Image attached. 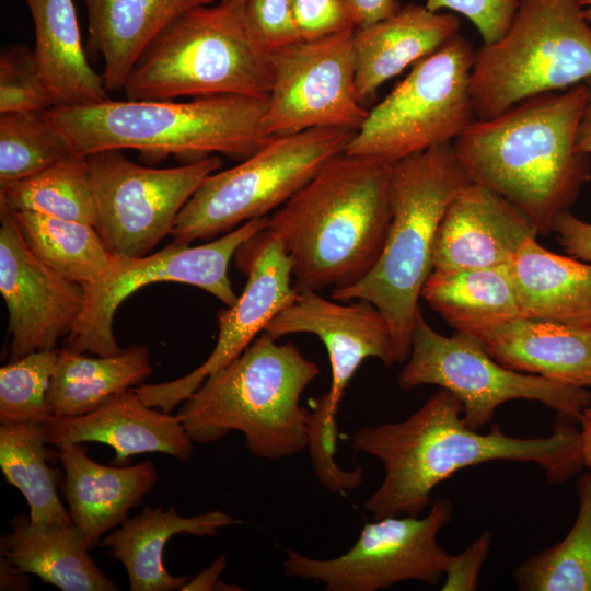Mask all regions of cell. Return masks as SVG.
<instances>
[{"label": "cell", "mask_w": 591, "mask_h": 591, "mask_svg": "<svg viewBox=\"0 0 591 591\" xmlns=\"http://www.w3.org/2000/svg\"><path fill=\"white\" fill-rule=\"evenodd\" d=\"M460 399L442 387L408 418L363 426L351 438L355 452L379 459L384 466L380 486L363 502L374 519L419 515L434 487L457 471L490 461L534 463L549 484H560L584 465L580 431L558 416L547 437L518 438L498 425L488 433L468 428Z\"/></svg>", "instance_id": "6da1fadb"}, {"label": "cell", "mask_w": 591, "mask_h": 591, "mask_svg": "<svg viewBox=\"0 0 591 591\" xmlns=\"http://www.w3.org/2000/svg\"><path fill=\"white\" fill-rule=\"evenodd\" d=\"M589 96L588 81L531 96L476 119L452 142L472 182L511 202L537 233L553 231L590 179V158L576 148Z\"/></svg>", "instance_id": "7a4b0ae2"}, {"label": "cell", "mask_w": 591, "mask_h": 591, "mask_svg": "<svg viewBox=\"0 0 591 591\" xmlns=\"http://www.w3.org/2000/svg\"><path fill=\"white\" fill-rule=\"evenodd\" d=\"M391 167L343 152L268 216L298 292L346 288L373 268L391 222Z\"/></svg>", "instance_id": "3957f363"}, {"label": "cell", "mask_w": 591, "mask_h": 591, "mask_svg": "<svg viewBox=\"0 0 591 591\" xmlns=\"http://www.w3.org/2000/svg\"><path fill=\"white\" fill-rule=\"evenodd\" d=\"M276 340L263 332L181 403L176 415L194 442L240 431L246 449L266 460L308 448L312 412L300 399L320 368L293 343Z\"/></svg>", "instance_id": "277c9868"}, {"label": "cell", "mask_w": 591, "mask_h": 591, "mask_svg": "<svg viewBox=\"0 0 591 591\" xmlns=\"http://www.w3.org/2000/svg\"><path fill=\"white\" fill-rule=\"evenodd\" d=\"M267 99L212 95L192 101H115L51 107L46 118L74 155L135 149L163 158L199 160L212 154L245 159L269 138Z\"/></svg>", "instance_id": "5b68a950"}, {"label": "cell", "mask_w": 591, "mask_h": 591, "mask_svg": "<svg viewBox=\"0 0 591 591\" xmlns=\"http://www.w3.org/2000/svg\"><path fill=\"white\" fill-rule=\"evenodd\" d=\"M471 183L452 142L393 163L391 222L379 259L357 283L332 290L333 300H366L378 308L390 326L396 362L406 361L410 352L441 219L454 196Z\"/></svg>", "instance_id": "8992f818"}, {"label": "cell", "mask_w": 591, "mask_h": 591, "mask_svg": "<svg viewBox=\"0 0 591 591\" xmlns=\"http://www.w3.org/2000/svg\"><path fill=\"white\" fill-rule=\"evenodd\" d=\"M273 53L255 37L244 0L194 8L166 26L135 63L127 100L241 95L267 99Z\"/></svg>", "instance_id": "52a82bcc"}, {"label": "cell", "mask_w": 591, "mask_h": 591, "mask_svg": "<svg viewBox=\"0 0 591 591\" xmlns=\"http://www.w3.org/2000/svg\"><path fill=\"white\" fill-rule=\"evenodd\" d=\"M580 0H520L506 35L475 51L470 92L477 119L591 79V26Z\"/></svg>", "instance_id": "ba28073f"}, {"label": "cell", "mask_w": 591, "mask_h": 591, "mask_svg": "<svg viewBox=\"0 0 591 591\" xmlns=\"http://www.w3.org/2000/svg\"><path fill=\"white\" fill-rule=\"evenodd\" d=\"M356 132L318 127L269 137L240 164L205 178L179 211L173 240L186 244L207 241L267 217L329 160L345 152Z\"/></svg>", "instance_id": "9c48e42d"}, {"label": "cell", "mask_w": 591, "mask_h": 591, "mask_svg": "<svg viewBox=\"0 0 591 591\" xmlns=\"http://www.w3.org/2000/svg\"><path fill=\"white\" fill-rule=\"evenodd\" d=\"M475 51L459 33L415 62L369 111L345 152L393 164L453 142L477 119L470 92Z\"/></svg>", "instance_id": "30bf717a"}, {"label": "cell", "mask_w": 591, "mask_h": 591, "mask_svg": "<svg viewBox=\"0 0 591 591\" xmlns=\"http://www.w3.org/2000/svg\"><path fill=\"white\" fill-rule=\"evenodd\" d=\"M425 384L454 394L462 404L464 424L473 430L489 424L496 409L513 399L540 402L572 422L580 421L583 409L591 404L586 387L511 370L491 358L470 334L438 333L419 309L398 386L410 390Z\"/></svg>", "instance_id": "8fae6325"}, {"label": "cell", "mask_w": 591, "mask_h": 591, "mask_svg": "<svg viewBox=\"0 0 591 591\" xmlns=\"http://www.w3.org/2000/svg\"><path fill=\"white\" fill-rule=\"evenodd\" d=\"M97 222L108 252L141 257L169 234L176 218L207 176L222 164L217 154L186 164L155 169L140 165L120 149L88 155Z\"/></svg>", "instance_id": "7c38bea8"}, {"label": "cell", "mask_w": 591, "mask_h": 591, "mask_svg": "<svg viewBox=\"0 0 591 591\" xmlns=\"http://www.w3.org/2000/svg\"><path fill=\"white\" fill-rule=\"evenodd\" d=\"M267 217L246 221L218 239L197 246L175 240L163 250L141 257L121 256L106 278L83 287L84 304L66 347L78 354L114 356L123 349L113 333L114 315L120 303L140 288L155 282H182L200 288L227 306L237 296L228 275L237 248L266 229Z\"/></svg>", "instance_id": "4fadbf2b"}, {"label": "cell", "mask_w": 591, "mask_h": 591, "mask_svg": "<svg viewBox=\"0 0 591 591\" xmlns=\"http://www.w3.org/2000/svg\"><path fill=\"white\" fill-rule=\"evenodd\" d=\"M452 513L451 500L440 498L424 518L374 519L364 524L347 552L334 558L317 559L287 549L283 573L321 582L327 591H376L407 580L437 586L451 558L438 534Z\"/></svg>", "instance_id": "5bb4252c"}, {"label": "cell", "mask_w": 591, "mask_h": 591, "mask_svg": "<svg viewBox=\"0 0 591 591\" xmlns=\"http://www.w3.org/2000/svg\"><path fill=\"white\" fill-rule=\"evenodd\" d=\"M355 30L299 40L273 53V82L264 118L268 137L318 127L358 130L362 126L369 111L357 95Z\"/></svg>", "instance_id": "9a60e30c"}, {"label": "cell", "mask_w": 591, "mask_h": 591, "mask_svg": "<svg viewBox=\"0 0 591 591\" xmlns=\"http://www.w3.org/2000/svg\"><path fill=\"white\" fill-rule=\"evenodd\" d=\"M234 256L247 280L236 301L218 312L219 334L215 348L186 375L132 387L148 406L171 413L206 378L239 357L269 322L297 299L299 292L293 286L290 258L281 242L268 231L248 239Z\"/></svg>", "instance_id": "2e32d148"}, {"label": "cell", "mask_w": 591, "mask_h": 591, "mask_svg": "<svg viewBox=\"0 0 591 591\" xmlns=\"http://www.w3.org/2000/svg\"><path fill=\"white\" fill-rule=\"evenodd\" d=\"M0 292L9 312L12 361L56 349L82 312L84 289L34 255L12 210L0 207Z\"/></svg>", "instance_id": "e0dca14e"}, {"label": "cell", "mask_w": 591, "mask_h": 591, "mask_svg": "<svg viewBox=\"0 0 591 591\" xmlns=\"http://www.w3.org/2000/svg\"><path fill=\"white\" fill-rule=\"evenodd\" d=\"M264 332L275 339L299 333L320 338L332 370L329 391L324 395L328 410L335 417L346 387L364 360L376 358L385 366L396 362L387 321L375 305L366 300L343 304L320 296L317 291H301Z\"/></svg>", "instance_id": "ac0fdd59"}, {"label": "cell", "mask_w": 591, "mask_h": 591, "mask_svg": "<svg viewBox=\"0 0 591 591\" xmlns=\"http://www.w3.org/2000/svg\"><path fill=\"white\" fill-rule=\"evenodd\" d=\"M537 231L511 202L472 182L449 204L438 229L432 271L510 265Z\"/></svg>", "instance_id": "d6986e66"}, {"label": "cell", "mask_w": 591, "mask_h": 591, "mask_svg": "<svg viewBox=\"0 0 591 591\" xmlns=\"http://www.w3.org/2000/svg\"><path fill=\"white\" fill-rule=\"evenodd\" d=\"M47 442H100L115 450L114 463L124 465L132 455L159 452L187 462L194 441L177 415L148 406L132 389L94 410L73 417H51L44 424Z\"/></svg>", "instance_id": "ffe728a7"}, {"label": "cell", "mask_w": 591, "mask_h": 591, "mask_svg": "<svg viewBox=\"0 0 591 591\" xmlns=\"http://www.w3.org/2000/svg\"><path fill=\"white\" fill-rule=\"evenodd\" d=\"M55 456L63 468L59 486L70 519L82 530L90 548L99 545L109 530L121 525L158 480L152 461L105 465L90 459L80 443L57 445Z\"/></svg>", "instance_id": "44dd1931"}, {"label": "cell", "mask_w": 591, "mask_h": 591, "mask_svg": "<svg viewBox=\"0 0 591 591\" xmlns=\"http://www.w3.org/2000/svg\"><path fill=\"white\" fill-rule=\"evenodd\" d=\"M472 336L491 358L511 370L591 386V328L520 316Z\"/></svg>", "instance_id": "7402d4cb"}, {"label": "cell", "mask_w": 591, "mask_h": 591, "mask_svg": "<svg viewBox=\"0 0 591 591\" xmlns=\"http://www.w3.org/2000/svg\"><path fill=\"white\" fill-rule=\"evenodd\" d=\"M461 22L450 13L407 4L391 16L354 32L356 89L364 105L378 89L408 66L432 54L459 34Z\"/></svg>", "instance_id": "603a6c76"}, {"label": "cell", "mask_w": 591, "mask_h": 591, "mask_svg": "<svg viewBox=\"0 0 591 591\" xmlns=\"http://www.w3.org/2000/svg\"><path fill=\"white\" fill-rule=\"evenodd\" d=\"M241 522L219 510L183 517L174 506L165 511L162 507L147 506L104 535L99 546L123 564L131 591L181 590L190 577H175L166 570L163 564L166 543L178 534L216 536L220 530Z\"/></svg>", "instance_id": "cb8c5ba5"}, {"label": "cell", "mask_w": 591, "mask_h": 591, "mask_svg": "<svg viewBox=\"0 0 591 591\" xmlns=\"http://www.w3.org/2000/svg\"><path fill=\"white\" fill-rule=\"evenodd\" d=\"M88 15V49L104 60L107 92L123 91L135 63L174 20L216 0H82Z\"/></svg>", "instance_id": "d4e9b609"}, {"label": "cell", "mask_w": 591, "mask_h": 591, "mask_svg": "<svg viewBox=\"0 0 591 591\" xmlns=\"http://www.w3.org/2000/svg\"><path fill=\"white\" fill-rule=\"evenodd\" d=\"M34 31V56L54 107L103 103L111 97L89 63L73 0H23Z\"/></svg>", "instance_id": "484cf974"}, {"label": "cell", "mask_w": 591, "mask_h": 591, "mask_svg": "<svg viewBox=\"0 0 591 591\" xmlns=\"http://www.w3.org/2000/svg\"><path fill=\"white\" fill-rule=\"evenodd\" d=\"M11 528L1 537V556L22 571L62 591L119 590L94 563L84 533L72 522L33 523L21 514Z\"/></svg>", "instance_id": "4316f807"}, {"label": "cell", "mask_w": 591, "mask_h": 591, "mask_svg": "<svg viewBox=\"0 0 591 591\" xmlns=\"http://www.w3.org/2000/svg\"><path fill=\"white\" fill-rule=\"evenodd\" d=\"M525 316L591 328V263L529 237L509 265Z\"/></svg>", "instance_id": "83f0119b"}, {"label": "cell", "mask_w": 591, "mask_h": 591, "mask_svg": "<svg viewBox=\"0 0 591 591\" xmlns=\"http://www.w3.org/2000/svg\"><path fill=\"white\" fill-rule=\"evenodd\" d=\"M151 373L149 350L142 345H132L107 357H89L67 347L58 349L47 395L49 410L54 417L84 415L143 384Z\"/></svg>", "instance_id": "f1b7e54d"}, {"label": "cell", "mask_w": 591, "mask_h": 591, "mask_svg": "<svg viewBox=\"0 0 591 591\" xmlns=\"http://www.w3.org/2000/svg\"><path fill=\"white\" fill-rule=\"evenodd\" d=\"M421 297L452 328L470 335L525 316L509 265L432 271Z\"/></svg>", "instance_id": "f546056e"}, {"label": "cell", "mask_w": 591, "mask_h": 591, "mask_svg": "<svg viewBox=\"0 0 591 591\" xmlns=\"http://www.w3.org/2000/svg\"><path fill=\"white\" fill-rule=\"evenodd\" d=\"M34 255L53 270L82 287L109 276L120 257L107 251L95 227L34 211H13Z\"/></svg>", "instance_id": "4dcf8cb0"}, {"label": "cell", "mask_w": 591, "mask_h": 591, "mask_svg": "<svg viewBox=\"0 0 591 591\" xmlns=\"http://www.w3.org/2000/svg\"><path fill=\"white\" fill-rule=\"evenodd\" d=\"M44 424L0 426V467L7 482L24 496L33 523H70L57 487L59 471L49 465Z\"/></svg>", "instance_id": "1f68e13d"}, {"label": "cell", "mask_w": 591, "mask_h": 591, "mask_svg": "<svg viewBox=\"0 0 591 591\" xmlns=\"http://www.w3.org/2000/svg\"><path fill=\"white\" fill-rule=\"evenodd\" d=\"M0 207L12 211L39 212L95 227L97 211L88 157H68L0 189Z\"/></svg>", "instance_id": "d6a6232c"}, {"label": "cell", "mask_w": 591, "mask_h": 591, "mask_svg": "<svg viewBox=\"0 0 591 591\" xmlns=\"http://www.w3.org/2000/svg\"><path fill=\"white\" fill-rule=\"evenodd\" d=\"M578 497V514L565 538L514 569L519 590L591 591V472L580 477Z\"/></svg>", "instance_id": "836d02e7"}, {"label": "cell", "mask_w": 591, "mask_h": 591, "mask_svg": "<svg viewBox=\"0 0 591 591\" xmlns=\"http://www.w3.org/2000/svg\"><path fill=\"white\" fill-rule=\"evenodd\" d=\"M74 155L45 112L0 115V189Z\"/></svg>", "instance_id": "e575fe53"}, {"label": "cell", "mask_w": 591, "mask_h": 591, "mask_svg": "<svg viewBox=\"0 0 591 591\" xmlns=\"http://www.w3.org/2000/svg\"><path fill=\"white\" fill-rule=\"evenodd\" d=\"M58 349L35 351L0 368V424H45Z\"/></svg>", "instance_id": "d590c367"}, {"label": "cell", "mask_w": 591, "mask_h": 591, "mask_svg": "<svg viewBox=\"0 0 591 591\" xmlns=\"http://www.w3.org/2000/svg\"><path fill=\"white\" fill-rule=\"evenodd\" d=\"M53 101L39 74L34 51L22 44L0 55V114L46 112Z\"/></svg>", "instance_id": "8d00e7d4"}, {"label": "cell", "mask_w": 591, "mask_h": 591, "mask_svg": "<svg viewBox=\"0 0 591 591\" xmlns=\"http://www.w3.org/2000/svg\"><path fill=\"white\" fill-rule=\"evenodd\" d=\"M337 441L336 417L327 406L325 395L321 396L311 413L308 448L314 472L320 483L331 491H348L357 488L363 478L360 467L344 471L334 460Z\"/></svg>", "instance_id": "74e56055"}, {"label": "cell", "mask_w": 591, "mask_h": 591, "mask_svg": "<svg viewBox=\"0 0 591 591\" xmlns=\"http://www.w3.org/2000/svg\"><path fill=\"white\" fill-rule=\"evenodd\" d=\"M244 11L251 31L269 51L301 40L292 0H244Z\"/></svg>", "instance_id": "f35d334b"}, {"label": "cell", "mask_w": 591, "mask_h": 591, "mask_svg": "<svg viewBox=\"0 0 591 591\" xmlns=\"http://www.w3.org/2000/svg\"><path fill=\"white\" fill-rule=\"evenodd\" d=\"M520 0H427L432 12L450 9L465 15L477 28L483 45H493L508 32Z\"/></svg>", "instance_id": "ab89813d"}, {"label": "cell", "mask_w": 591, "mask_h": 591, "mask_svg": "<svg viewBox=\"0 0 591 591\" xmlns=\"http://www.w3.org/2000/svg\"><path fill=\"white\" fill-rule=\"evenodd\" d=\"M301 40H312L356 28L344 0H292Z\"/></svg>", "instance_id": "60d3db41"}, {"label": "cell", "mask_w": 591, "mask_h": 591, "mask_svg": "<svg viewBox=\"0 0 591 591\" xmlns=\"http://www.w3.org/2000/svg\"><path fill=\"white\" fill-rule=\"evenodd\" d=\"M491 545V534L484 532L462 553L451 555L444 571L442 591H474L478 587L479 573Z\"/></svg>", "instance_id": "b9f144b4"}, {"label": "cell", "mask_w": 591, "mask_h": 591, "mask_svg": "<svg viewBox=\"0 0 591 591\" xmlns=\"http://www.w3.org/2000/svg\"><path fill=\"white\" fill-rule=\"evenodd\" d=\"M552 232L569 256L591 263V222L566 211L556 219Z\"/></svg>", "instance_id": "7bdbcfd3"}, {"label": "cell", "mask_w": 591, "mask_h": 591, "mask_svg": "<svg viewBox=\"0 0 591 591\" xmlns=\"http://www.w3.org/2000/svg\"><path fill=\"white\" fill-rule=\"evenodd\" d=\"M344 2L352 16L356 28L382 21L401 8L397 0H344Z\"/></svg>", "instance_id": "ee69618b"}, {"label": "cell", "mask_w": 591, "mask_h": 591, "mask_svg": "<svg viewBox=\"0 0 591 591\" xmlns=\"http://www.w3.org/2000/svg\"><path fill=\"white\" fill-rule=\"evenodd\" d=\"M227 567L225 554H221L211 565L200 571L196 577L189 578L181 591H211V590H241L235 586L220 580V576Z\"/></svg>", "instance_id": "f6af8a7d"}, {"label": "cell", "mask_w": 591, "mask_h": 591, "mask_svg": "<svg viewBox=\"0 0 591 591\" xmlns=\"http://www.w3.org/2000/svg\"><path fill=\"white\" fill-rule=\"evenodd\" d=\"M27 572L12 565L5 557L0 559V590H28L31 581Z\"/></svg>", "instance_id": "bcb514c9"}, {"label": "cell", "mask_w": 591, "mask_h": 591, "mask_svg": "<svg viewBox=\"0 0 591 591\" xmlns=\"http://www.w3.org/2000/svg\"><path fill=\"white\" fill-rule=\"evenodd\" d=\"M576 148L581 153L591 154V84L590 96L584 107L577 132Z\"/></svg>", "instance_id": "7dc6e473"}, {"label": "cell", "mask_w": 591, "mask_h": 591, "mask_svg": "<svg viewBox=\"0 0 591 591\" xmlns=\"http://www.w3.org/2000/svg\"><path fill=\"white\" fill-rule=\"evenodd\" d=\"M580 422L582 460L584 466L591 472V404L583 409Z\"/></svg>", "instance_id": "c3c4849f"}, {"label": "cell", "mask_w": 591, "mask_h": 591, "mask_svg": "<svg viewBox=\"0 0 591 591\" xmlns=\"http://www.w3.org/2000/svg\"><path fill=\"white\" fill-rule=\"evenodd\" d=\"M582 15L587 21H591V0H580Z\"/></svg>", "instance_id": "681fc988"}]
</instances>
